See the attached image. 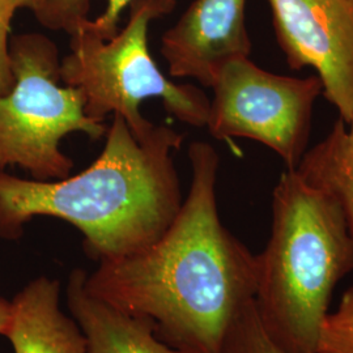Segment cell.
Here are the masks:
<instances>
[{
  "mask_svg": "<svg viewBox=\"0 0 353 353\" xmlns=\"http://www.w3.org/2000/svg\"><path fill=\"white\" fill-rule=\"evenodd\" d=\"M189 159V194L163 236L139 252L100 262L85 287L150 321L156 335L181 352L223 353L229 330L255 297L256 255L221 223L216 150L194 141Z\"/></svg>",
  "mask_w": 353,
  "mask_h": 353,
  "instance_id": "6da1fadb",
  "label": "cell"
},
{
  "mask_svg": "<svg viewBox=\"0 0 353 353\" xmlns=\"http://www.w3.org/2000/svg\"><path fill=\"white\" fill-rule=\"evenodd\" d=\"M105 138L101 154L76 176L37 181L0 170V239L19 240L32 219L55 217L81 232L100 263L161 237L183 202L173 153L185 137L157 126L139 140L114 114Z\"/></svg>",
  "mask_w": 353,
  "mask_h": 353,
  "instance_id": "7a4b0ae2",
  "label": "cell"
},
{
  "mask_svg": "<svg viewBox=\"0 0 353 353\" xmlns=\"http://www.w3.org/2000/svg\"><path fill=\"white\" fill-rule=\"evenodd\" d=\"M353 272V237L339 202L287 169L272 191V227L256 255L254 303L270 338L290 353H316L341 279Z\"/></svg>",
  "mask_w": 353,
  "mask_h": 353,
  "instance_id": "3957f363",
  "label": "cell"
},
{
  "mask_svg": "<svg viewBox=\"0 0 353 353\" xmlns=\"http://www.w3.org/2000/svg\"><path fill=\"white\" fill-rule=\"evenodd\" d=\"M174 7L170 0H134L126 26L113 38L102 39L85 26L71 36V52L61 61V76L65 85L81 90L89 118L103 123L109 114H118L138 139H147L157 125L143 117L140 105L157 99L179 122L207 126V94L192 84L166 79L148 49L150 24Z\"/></svg>",
  "mask_w": 353,
  "mask_h": 353,
  "instance_id": "277c9868",
  "label": "cell"
},
{
  "mask_svg": "<svg viewBox=\"0 0 353 353\" xmlns=\"http://www.w3.org/2000/svg\"><path fill=\"white\" fill-rule=\"evenodd\" d=\"M12 88L0 94V170L20 166L33 179L70 176L74 161L61 150L64 137L83 132L96 141L108 127L85 113L81 90L61 85L59 50L41 33L11 39Z\"/></svg>",
  "mask_w": 353,
  "mask_h": 353,
  "instance_id": "5b68a950",
  "label": "cell"
},
{
  "mask_svg": "<svg viewBox=\"0 0 353 353\" xmlns=\"http://www.w3.org/2000/svg\"><path fill=\"white\" fill-rule=\"evenodd\" d=\"M207 128L214 139L254 140L275 152L287 169H296L312 130L318 76L293 77L268 72L249 58L232 61L216 77Z\"/></svg>",
  "mask_w": 353,
  "mask_h": 353,
  "instance_id": "8992f818",
  "label": "cell"
},
{
  "mask_svg": "<svg viewBox=\"0 0 353 353\" xmlns=\"http://www.w3.org/2000/svg\"><path fill=\"white\" fill-rule=\"evenodd\" d=\"M292 70L316 71L344 123L353 117V0H267Z\"/></svg>",
  "mask_w": 353,
  "mask_h": 353,
  "instance_id": "52a82bcc",
  "label": "cell"
},
{
  "mask_svg": "<svg viewBox=\"0 0 353 353\" xmlns=\"http://www.w3.org/2000/svg\"><path fill=\"white\" fill-rule=\"evenodd\" d=\"M246 0H194L161 38L169 75L211 88L225 64L249 58Z\"/></svg>",
  "mask_w": 353,
  "mask_h": 353,
  "instance_id": "ba28073f",
  "label": "cell"
},
{
  "mask_svg": "<svg viewBox=\"0 0 353 353\" xmlns=\"http://www.w3.org/2000/svg\"><path fill=\"white\" fill-rule=\"evenodd\" d=\"M13 353H87L85 336L74 318L61 307V283L39 276L11 300L3 334Z\"/></svg>",
  "mask_w": 353,
  "mask_h": 353,
  "instance_id": "9c48e42d",
  "label": "cell"
},
{
  "mask_svg": "<svg viewBox=\"0 0 353 353\" xmlns=\"http://www.w3.org/2000/svg\"><path fill=\"white\" fill-rule=\"evenodd\" d=\"M87 272L74 270L65 300L87 341V353H183L161 341L145 318L115 307L85 287Z\"/></svg>",
  "mask_w": 353,
  "mask_h": 353,
  "instance_id": "30bf717a",
  "label": "cell"
},
{
  "mask_svg": "<svg viewBox=\"0 0 353 353\" xmlns=\"http://www.w3.org/2000/svg\"><path fill=\"white\" fill-rule=\"evenodd\" d=\"M296 169L339 202L353 237V117L348 123L339 118Z\"/></svg>",
  "mask_w": 353,
  "mask_h": 353,
  "instance_id": "8fae6325",
  "label": "cell"
},
{
  "mask_svg": "<svg viewBox=\"0 0 353 353\" xmlns=\"http://www.w3.org/2000/svg\"><path fill=\"white\" fill-rule=\"evenodd\" d=\"M134 0H48L34 16L51 30L72 36L85 26L102 39L113 38L119 30L121 14ZM176 4L178 0H170Z\"/></svg>",
  "mask_w": 353,
  "mask_h": 353,
  "instance_id": "7c38bea8",
  "label": "cell"
},
{
  "mask_svg": "<svg viewBox=\"0 0 353 353\" xmlns=\"http://www.w3.org/2000/svg\"><path fill=\"white\" fill-rule=\"evenodd\" d=\"M223 353H290L267 334L254 300L248 303L229 330Z\"/></svg>",
  "mask_w": 353,
  "mask_h": 353,
  "instance_id": "4fadbf2b",
  "label": "cell"
},
{
  "mask_svg": "<svg viewBox=\"0 0 353 353\" xmlns=\"http://www.w3.org/2000/svg\"><path fill=\"white\" fill-rule=\"evenodd\" d=\"M316 353H353V287L344 292L336 310L325 316Z\"/></svg>",
  "mask_w": 353,
  "mask_h": 353,
  "instance_id": "5bb4252c",
  "label": "cell"
},
{
  "mask_svg": "<svg viewBox=\"0 0 353 353\" xmlns=\"http://www.w3.org/2000/svg\"><path fill=\"white\" fill-rule=\"evenodd\" d=\"M11 0H0V94L12 88L13 71L11 59V23L16 13Z\"/></svg>",
  "mask_w": 353,
  "mask_h": 353,
  "instance_id": "9a60e30c",
  "label": "cell"
},
{
  "mask_svg": "<svg viewBox=\"0 0 353 353\" xmlns=\"http://www.w3.org/2000/svg\"><path fill=\"white\" fill-rule=\"evenodd\" d=\"M10 313H11V301L0 299V335L1 336L8 325Z\"/></svg>",
  "mask_w": 353,
  "mask_h": 353,
  "instance_id": "2e32d148",
  "label": "cell"
},
{
  "mask_svg": "<svg viewBox=\"0 0 353 353\" xmlns=\"http://www.w3.org/2000/svg\"><path fill=\"white\" fill-rule=\"evenodd\" d=\"M46 1L48 0H11V3L14 6L16 10L26 8V10H30L33 13L38 11Z\"/></svg>",
  "mask_w": 353,
  "mask_h": 353,
  "instance_id": "e0dca14e",
  "label": "cell"
}]
</instances>
